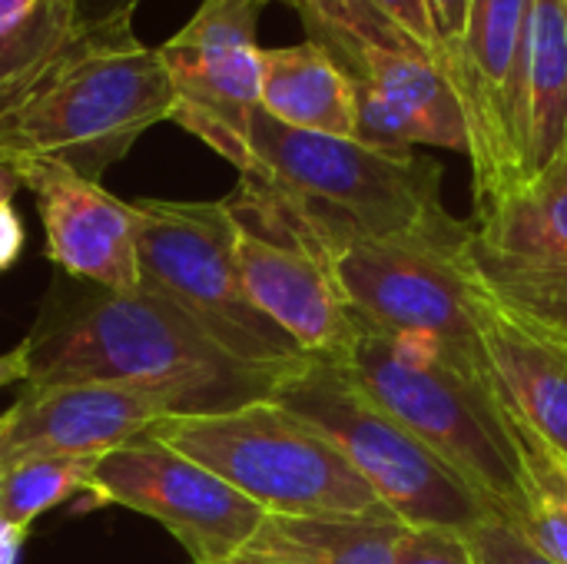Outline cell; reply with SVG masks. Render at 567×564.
<instances>
[{
	"label": "cell",
	"mask_w": 567,
	"mask_h": 564,
	"mask_svg": "<svg viewBox=\"0 0 567 564\" xmlns=\"http://www.w3.org/2000/svg\"><path fill=\"white\" fill-rule=\"evenodd\" d=\"M229 163L239 170V189L229 196L236 219L306 246L329 266L352 243L412 236L452 219L439 163L292 130L262 106L249 113Z\"/></svg>",
	"instance_id": "cell-1"
},
{
	"label": "cell",
	"mask_w": 567,
	"mask_h": 564,
	"mask_svg": "<svg viewBox=\"0 0 567 564\" xmlns=\"http://www.w3.org/2000/svg\"><path fill=\"white\" fill-rule=\"evenodd\" d=\"M27 382H106L140 389L169 416H213L272 399L289 372L226 352L186 312L150 289L113 293L56 276L27 336Z\"/></svg>",
	"instance_id": "cell-2"
},
{
	"label": "cell",
	"mask_w": 567,
	"mask_h": 564,
	"mask_svg": "<svg viewBox=\"0 0 567 564\" xmlns=\"http://www.w3.org/2000/svg\"><path fill=\"white\" fill-rule=\"evenodd\" d=\"M173 110L163 53L136 37L133 20L76 30L0 110V166L53 160L100 183L150 126L173 120Z\"/></svg>",
	"instance_id": "cell-3"
},
{
	"label": "cell",
	"mask_w": 567,
	"mask_h": 564,
	"mask_svg": "<svg viewBox=\"0 0 567 564\" xmlns=\"http://www.w3.org/2000/svg\"><path fill=\"white\" fill-rule=\"evenodd\" d=\"M332 362L452 465L495 519L522 525L528 509L525 459L495 376H468L442 352L379 332L362 319L349 349Z\"/></svg>",
	"instance_id": "cell-4"
},
{
	"label": "cell",
	"mask_w": 567,
	"mask_h": 564,
	"mask_svg": "<svg viewBox=\"0 0 567 564\" xmlns=\"http://www.w3.org/2000/svg\"><path fill=\"white\" fill-rule=\"evenodd\" d=\"M150 432L206 465L266 515L395 519L339 445L276 399L213 416H166Z\"/></svg>",
	"instance_id": "cell-5"
},
{
	"label": "cell",
	"mask_w": 567,
	"mask_h": 564,
	"mask_svg": "<svg viewBox=\"0 0 567 564\" xmlns=\"http://www.w3.org/2000/svg\"><path fill=\"white\" fill-rule=\"evenodd\" d=\"M272 399L336 442L402 525L468 535L495 519L468 482L382 409L339 362L306 359L282 379Z\"/></svg>",
	"instance_id": "cell-6"
},
{
	"label": "cell",
	"mask_w": 567,
	"mask_h": 564,
	"mask_svg": "<svg viewBox=\"0 0 567 564\" xmlns=\"http://www.w3.org/2000/svg\"><path fill=\"white\" fill-rule=\"evenodd\" d=\"M140 286L173 302L226 352L249 366L292 372L302 349L259 312L239 273V219L229 199H136Z\"/></svg>",
	"instance_id": "cell-7"
},
{
	"label": "cell",
	"mask_w": 567,
	"mask_h": 564,
	"mask_svg": "<svg viewBox=\"0 0 567 564\" xmlns=\"http://www.w3.org/2000/svg\"><path fill=\"white\" fill-rule=\"evenodd\" d=\"M472 233L475 226L452 216L412 236L352 243L332 256V273L365 326L422 342L462 372L492 379L472 312Z\"/></svg>",
	"instance_id": "cell-8"
},
{
	"label": "cell",
	"mask_w": 567,
	"mask_h": 564,
	"mask_svg": "<svg viewBox=\"0 0 567 564\" xmlns=\"http://www.w3.org/2000/svg\"><path fill=\"white\" fill-rule=\"evenodd\" d=\"M532 0H472L445 73L458 93L475 216L525 183V33Z\"/></svg>",
	"instance_id": "cell-9"
},
{
	"label": "cell",
	"mask_w": 567,
	"mask_h": 564,
	"mask_svg": "<svg viewBox=\"0 0 567 564\" xmlns=\"http://www.w3.org/2000/svg\"><path fill=\"white\" fill-rule=\"evenodd\" d=\"M90 505H120L159 522L193 564H219L249 552L269 519L229 482L153 432L96 462Z\"/></svg>",
	"instance_id": "cell-10"
},
{
	"label": "cell",
	"mask_w": 567,
	"mask_h": 564,
	"mask_svg": "<svg viewBox=\"0 0 567 564\" xmlns=\"http://www.w3.org/2000/svg\"><path fill=\"white\" fill-rule=\"evenodd\" d=\"M309 40L322 43L352 80L355 140L389 153H412V146L468 153L462 103L445 66L405 37L385 27H312Z\"/></svg>",
	"instance_id": "cell-11"
},
{
	"label": "cell",
	"mask_w": 567,
	"mask_h": 564,
	"mask_svg": "<svg viewBox=\"0 0 567 564\" xmlns=\"http://www.w3.org/2000/svg\"><path fill=\"white\" fill-rule=\"evenodd\" d=\"M269 0H203L163 47L173 80V123L223 160L233 156L262 93L259 13Z\"/></svg>",
	"instance_id": "cell-12"
},
{
	"label": "cell",
	"mask_w": 567,
	"mask_h": 564,
	"mask_svg": "<svg viewBox=\"0 0 567 564\" xmlns=\"http://www.w3.org/2000/svg\"><path fill=\"white\" fill-rule=\"evenodd\" d=\"M33 193L43 223V256L56 273L113 293L140 289V209L96 180L53 160L10 166Z\"/></svg>",
	"instance_id": "cell-13"
},
{
	"label": "cell",
	"mask_w": 567,
	"mask_h": 564,
	"mask_svg": "<svg viewBox=\"0 0 567 564\" xmlns=\"http://www.w3.org/2000/svg\"><path fill=\"white\" fill-rule=\"evenodd\" d=\"M140 389L106 382H23L0 416V472L27 459H103L166 419Z\"/></svg>",
	"instance_id": "cell-14"
},
{
	"label": "cell",
	"mask_w": 567,
	"mask_h": 564,
	"mask_svg": "<svg viewBox=\"0 0 567 564\" xmlns=\"http://www.w3.org/2000/svg\"><path fill=\"white\" fill-rule=\"evenodd\" d=\"M236 256L249 299L302 349L306 359H339L349 349L359 316L322 256L262 236L243 223Z\"/></svg>",
	"instance_id": "cell-15"
},
{
	"label": "cell",
	"mask_w": 567,
	"mask_h": 564,
	"mask_svg": "<svg viewBox=\"0 0 567 564\" xmlns=\"http://www.w3.org/2000/svg\"><path fill=\"white\" fill-rule=\"evenodd\" d=\"M472 312L502 399L567 462V336L505 306L475 266Z\"/></svg>",
	"instance_id": "cell-16"
},
{
	"label": "cell",
	"mask_w": 567,
	"mask_h": 564,
	"mask_svg": "<svg viewBox=\"0 0 567 564\" xmlns=\"http://www.w3.org/2000/svg\"><path fill=\"white\" fill-rule=\"evenodd\" d=\"M259 106L279 123L322 136L355 140L359 106L342 63L316 40L262 47Z\"/></svg>",
	"instance_id": "cell-17"
},
{
	"label": "cell",
	"mask_w": 567,
	"mask_h": 564,
	"mask_svg": "<svg viewBox=\"0 0 567 564\" xmlns=\"http://www.w3.org/2000/svg\"><path fill=\"white\" fill-rule=\"evenodd\" d=\"M475 246L508 263H567V143L528 183L475 216Z\"/></svg>",
	"instance_id": "cell-18"
},
{
	"label": "cell",
	"mask_w": 567,
	"mask_h": 564,
	"mask_svg": "<svg viewBox=\"0 0 567 564\" xmlns=\"http://www.w3.org/2000/svg\"><path fill=\"white\" fill-rule=\"evenodd\" d=\"M567 143V7L532 0L525 33V183Z\"/></svg>",
	"instance_id": "cell-19"
},
{
	"label": "cell",
	"mask_w": 567,
	"mask_h": 564,
	"mask_svg": "<svg viewBox=\"0 0 567 564\" xmlns=\"http://www.w3.org/2000/svg\"><path fill=\"white\" fill-rule=\"evenodd\" d=\"M395 519H279L269 515L249 552L279 564H395Z\"/></svg>",
	"instance_id": "cell-20"
},
{
	"label": "cell",
	"mask_w": 567,
	"mask_h": 564,
	"mask_svg": "<svg viewBox=\"0 0 567 564\" xmlns=\"http://www.w3.org/2000/svg\"><path fill=\"white\" fill-rule=\"evenodd\" d=\"M515 439L525 459L528 509L518 532L555 564H567V462L548 449L515 412Z\"/></svg>",
	"instance_id": "cell-21"
},
{
	"label": "cell",
	"mask_w": 567,
	"mask_h": 564,
	"mask_svg": "<svg viewBox=\"0 0 567 564\" xmlns=\"http://www.w3.org/2000/svg\"><path fill=\"white\" fill-rule=\"evenodd\" d=\"M478 279L522 316L567 336V263H508L468 243Z\"/></svg>",
	"instance_id": "cell-22"
},
{
	"label": "cell",
	"mask_w": 567,
	"mask_h": 564,
	"mask_svg": "<svg viewBox=\"0 0 567 564\" xmlns=\"http://www.w3.org/2000/svg\"><path fill=\"white\" fill-rule=\"evenodd\" d=\"M100 459H27L3 472V522L30 532V525L66 505L76 495H90Z\"/></svg>",
	"instance_id": "cell-23"
},
{
	"label": "cell",
	"mask_w": 567,
	"mask_h": 564,
	"mask_svg": "<svg viewBox=\"0 0 567 564\" xmlns=\"http://www.w3.org/2000/svg\"><path fill=\"white\" fill-rule=\"evenodd\" d=\"M309 3H322V0H309ZM342 3H352L359 10L379 17L395 33H402L419 53H425V57H432L435 63L445 66V50H442V40H439V30L432 23V13H429L425 0H342Z\"/></svg>",
	"instance_id": "cell-24"
},
{
	"label": "cell",
	"mask_w": 567,
	"mask_h": 564,
	"mask_svg": "<svg viewBox=\"0 0 567 564\" xmlns=\"http://www.w3.org/2000/svg\"><path fill=\"white\" fill-rule=\"evenodd\" d=\"M395 564H478L468 535L455 529L405 525L395 539Z\"/></svg>",
	"instance_id": "cell-25"
},
{
	"label": "cell",
	"mask_w": 567,
	"mask_h": 564,
	"mask_svg": "<svg viewBox=\"0 0 567 564\" xmlns=\"http://www.w3.org/2000/svg\"><path fill=\"white\" fill-rule=\"evenodd\" d=\"M472 552L478 564H555L545 558L515 525L502 519H488L478 529L468 532Z\"/></svg>",
	"instance_id": "cell-26"
},
{
	"label": "cell",
	"mask_w": 567,
	"mask_h": 564,
	"mask_svg": "<svg viewBox=\"0 0 567 564\" xmlns=\"http://www.w3.org/2000/svg\"><path fill=\"white\" fill-rule=\"evenodd\" d=\"M140 0H70L76 30H100L120 20H133Z\"/></svg>",
	"instance_id": "cell-27"
},
{
	"label": "cell",
	"mask_w": 567,
	"mask_h": 564,
	"mask_svg": "<svg viewBox=\"0 0 567 564\" xmlns=\"http://www.w3.org/2000/svg\"><path fill=\"white\" fill-rule=\"evenodd\" d=\"M425 3H429L432 23H435V30H439L445 60H449V50L462 40V30H465L472 0H425Z\"/></svg>",
	"instance_id": "cell-28"
},
{
	"label": "cell",
	"mask_w": 567,
	"mask_h": 564,
	"mask_svg": "<svg viewBox=\"0 0 567 564\" xmlns=\"http://www.w3.org/2000/svg\"><path fill=\"white\" fill-rule=\"evenodd\" d=\"M27 243L20 213L13 209V199H0V273L13 269V263L20 259Z\"/></svg>",
	"instance_id": "cell-29"
},
{
	"label": "cell",
	"mask_w": 567,
	"mask_h": 564,
	"mask_svg": "<svg viewBox=\"0 0 567 564\" xmlns=\"http://www.w3.org/2000/svg\"><path fill=\"white\" fill-rule=\"evenodd\" d=\"M53 3H60V0H0V37L23 30Z\"/></svg>",
	"instance_id": "cell-30"
},
{
	"label": "cell",
	"mask_w": 567,
	"mask_h": 564,
	"mask_svg": "<svg viewBox=\"0 0 567 564\" xmlns=\"http://www.w3.org/2000/svg\"><path fill=\"white\" fill-rule=\"evenodd\" d=\"M27 379H30V349H27V339H23L13 349L0 352V389L27 382Z\"/></svg>",
	"instance_id": "cell-31"
},
{
	"label": "cell",
	"mask_w": 567,
	"mask_h": 564,
	"mask_svg": "<svg viewBox=\"0 0 567 564\" xmlns=\"http://www.w3.org/2000/svg\"><path fill=\"white\" fill-rule=\"evenodd\" d=\"M23 542H27V532L0 522V564H17Z\"/></svg>",
	"instance_id": "cell-32"
},
{
	"label": "cell",
	"mask_w": 567,
	"mask_h": 564,
	"mask_svg": "<svg viewBox=\"0 0 567 564\" xmlns=\"http://www.w3.org/2000/svg\"><path fill=\"white\" fill-rule=\"evenodd\" d=\"M17 186H20L17 173H13V170H7V166H0V199H13Z\"/></svg>",
	"instance_id": "cell-33"
},
{
	"label": "cell",
	"mask_w": 567,
	"mask_h": 564,
	"mask_svg": "<svg viewBox=\"0 0 567 564\" xmlns=\"http://www.w3.org/2000/svg\"><path fill=\"white\" fill-rule=\"evenodd\" d=\"M219 564H279V562H269V558H262V555L243 552V555H236V558H229V562H219Z\"/></svg>",
	"instance_id": "cell-34"
},
{
	"label": "cell",
	"mask_w": 567,
	"mask_h": 564,
	"mask_svg": "<svg viewBox=\"0 0 567 564\" xmlns=\"http://www.w3.org/2000/svg\"><path fill=\"white\" fill-rule=\"evenodd\" d=\"M0 522H3V472H0Z\"/></svg>",
	"instance_id": "cell-35"
},
{
	"label": "cell",
	"mask_w": 567,
	"mask_h": 564,
	"mask_svg": "<svg viewBox=\"0 0 567 564\" xmlns=\"http://www.w3.org/2000/svg\"><path fill=\"white\" fill-rule=\"evenodd\" d=\"M282 3H289V7H296V10H302V7H306L309 0H282Z\"/></svg>",
	"instance_id": "cell-36"
},
{
	"label": "cell",
	"mask_w": 567,
	"mask_h": 564,
	"mask_svg": "<svg viewBox=\"0 0 567 564\" xmlns=\"http://www.w3.org/2000/svg\"><path fill=\"white\" fill-rule=\"evenodd\" d=\"M565 7H567V0H565Z\"/></svg>",
	"instance_id": "cell-37"
}]
</instances>
